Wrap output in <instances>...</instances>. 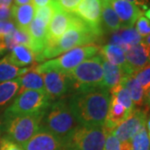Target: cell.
Returning <instances> with one entry per match:
<instances>
[{"label": "cell", "instance_id": "1", "mask_svg": "<svg viewBox=\"0 0 150 150\" xmlns=\"http://www.w3.org/2000/svg\"><path fill=\"white\" fill-rule=\"evenodd\" d=\"M109 90L95 87L74 91L68 98L76 121L83 126H103L110 104Z\"/></svg>", "mask_w": 150, "mask_h": 150}, {"label": "cell", "instance_id": "2", "mask_svg": "<svg viewBox=\"0 0 150 150\" xmlns=\"http://www.w3.org/2000/svg\"><path fill=\"white\" fill-rule=\"evenodd\" d=\"M102 38L98 33L72 13L69 26L63 36L50 47H46L38 57V62L52 59L68 52L72 48L94 44Z\"/></svg>", "mask_w": 150, "mask_h": 150}, {"label": "cell", "instance_id": "3", "mask_svg": "<svg viewBox=\"0 0 150 150\" xmlns=\"http://www.w3.org/2000/svg\"><path fill=\"white\" fill-rule=\"evenodd\" d=\"M79 125L70 110L68 99L59 98L52 101L43 111L40 129L55 134L64 141Z\"/></svg>", "mask_w": 150, "mask_h": 150}, {"label": "cell", "instance_id": "4", "mask_svg": "<svg viewBox=\"0 0 150 150\" xmlns=\"http://www.w3.org/2000/svg\"><path fill=\"white\" fill-rule=\"evenodd\" d=\"M99 51L100 46L96 44L77 47L70 49L56 59L43 62L34 69L41 74L50 71L68 73L82 64L86 59L97 55Z\"/></svg>", "mask_w": 150, "mask_h": 150}, {"label": "cell", "instance_id": "5", "mask_svg": "<svg viewBox=\"0 0 150 150\" xmlns=\"http://www.w3.org/2000/svg\"><path fill=\"white\" fill-rule=\"evenodd\" d=\"M66 74L69 77L72 89L74 91L102 87L103 78L102 56L98 54L86 59Z\"/></svg>", "mask_w": 150, "mask_h": 150}, {"label": "cell", "instance_id": "6", "mask_svg": "<svg viewBox=\"0 0 150 150\" xmlns=\"http://www.w3.org/2000/svg\"><path fill=\"white\" fill-rule=\"evenodd\" d=\"M53 100L46 92L26 90L18 94L13 102L5 109L3 122L18 116L29 115L45 110Z\"/></svg>", "mask_w": 150, "mask_h": 150}, {"label": "cell", "instance_id": "7", "mask_svg": "<svg viewBox=\"0 0 150 150\" xmlns=\"http://www.w3.org/2000/svg\"><path fill=\"white\" fill-rule=\"evenodd\" d=\"M107 134L103 126L79 125L64 139V149L71 150H103Z\"/></svg>", "mask_w": 150, "mask_h": 150}, {"label": "cell", "instance_id": "8", "mask_svg": "<svg viewBox=\"0 0 150 150\" xmlns=\"http://www.w3.org/2000/svg\"><path fill=\"white\" fill-rule=\"evenodd\" d=\"M43 111L2 122V129L5 132V138L21 146L24 144L40 129Z\"/></svg>", "mask_w": 150, "mask_h": 150}, {"label": "cell", "instance_id": "9", "mask_svg": "<svg viewBox=\"0 0 150 150\" xmlns=\"http://www.w3.org/2000/svg\"><path fill=\"white\" fill-rule=\"evenodd\" d=\"M148 108H134L128 117L112 130V134L119 140L122 149L130 150L131 140L146 126Z\"/></svg>", "mask_w": 150, "mask_h": 150}, {"label": "cell", "instance_id": "10", "mask_svg": "<svg viewBox=\"0 0 150 150\" xmlns=\"http://www.w3.org/2000/svg\"><path fill=\"white\" fill-rule=\"evenodd\" d=\"M101 11L100 0H81L73 13L103 37L104 32L101 25Z\"/></svg>", "mask_w": 150, "mask_h": 150}, {"label": "cell", "instance_id": "11", "mask_svg": "<svg viewBox=\"0 0 150 150\" xmlns=\"http://www.w3.org/2000/svg\"><path fill=\"white\" fill-rule=\"evenodd\" d=\"M45 92L52 100L59 99L72 89V83L66 73L50 71L42 74Z\"/></svg>", "mask_w": 150, "mask_h": 150}, {"label": "cell", "instance_id": "12", "mask_svg": "<svg viewBox=\"0 0 150 150\" xmlns=\"http://www.w3.org/2000/svg\"><path fill=\"white\" fill-rule=\"evenodd\" d=\"M126 70L124 75L134 74L136 72L150 64V48L143 41L130 46L125 51Z\"/></svg>", "mask_w": 150, "mask_h": 150}, {"label": "cell", "instance_id": "13", "mask_svg": "<svg viewBox=\"0 0 150 150\" xmlns=\"http://www.w3.org/2000/svg\"><path fill=\"white\" fill-rule=\"evenodd\" d=\"M52 4L54 7V13L48 26L45 48L54 45L63 36L69 26L72 17V13H67L54 5V4Z\"/></svg>", "mask_w": 150, "mask_h": 150}, {"label": "cell", "instance_id": "14", "mask_svg": "<svg viewBox=\"0 0 150 150\" xmlns=\"http://www.w3.org/2000/svg\"><path fill=\"white\" fill-rule=\"evenodd\" d=\"M22 147L23 150H64L62 139L43 129H39Z\"/></svg>", "mask_w": 150, "mask_h": 150}, {"label": "cell", "instance_id": "15", "mask_svg": "<svg viewBox=\"0 0 150 150\" xmlns=\"http://www.w3.org/2000/svg\"><path fill=\"white\" fill-rule=\"evenodd\" d=\"M110 5L118 15L122 28H131L143 16V10L134 4L126 0H111Z\"/></svg>", "mask_w": 150, "mask_h": 150}, {"label": "cell", "instance_id": "16", "mask_svg": "<svg viewBox=\"0 0 150 150\" xmlns=\"http://www.w3.org/2000/svg\"><path fill=\"white\" fill-rule=\"evenodd\" d=\"M47 30L48 25L38 18H34L28 28V31L32 39L30 49L36 56V59L43 53L45 48Z\"/></svg>", "mask_w": 150, "mask_h": 150}, {"label": "cell", "instance_id": "17", "mask_svg": "<svg viewBox=\"0 0 150 150\" xmlns=\"http://www.w3.org/2000/svg\"><path fill=\"white\" fill-rule=\"evenodd\" d=\"M130 112L123 107L121 103L116 100L115 98L111 96L110 104L108 108V112L103 128L106 130L107 134L112 133V130L118 126L119 123L123 122L128 117Z\"/></svg>", "mask_w": 150, "mask_h": 150}, {"label": "cell", "instance_id": "18", "mask_svg": "<svg viewBox=\"0 0 150 150\" xmlns=\"http://www.w3.org/2000/svg\"><path fill=\"white\" fill-rule=\"evenodd\" d=\"M11 12L12 20L15 23L16 28L28 29L35 14V8L32 4L21 6L13 4L11 6Z\"/></svg>", "mask_w": 150, "mask_h": 150}, {"label": "cell", "instance_id": "19", "mask_svg": "<svg viewBox=\"0 0 150 150\" xmlns=\"http://www.w3.org/2000/svg\"><path fill=\"white\" fill-rule=\"evenodd\" d=\"M5 57L10 64L18 68L32 64L35 60V55L32 50L24 45H17Z\"/></svg>", "mask_w": 150, "mask_h": 150}, {"label": "cell", "instance_id": "20", "mask_svg": "<svg viewBox=\"0 0 150 150\" xmlns=\"http://www.w3.org/2000/svg\"><path fill=\"white\" fill-rule=\"evenodd\" d=\"M101 55V54H100ZM102 56V55H101ZM103 78L102 87L110 90L115 86L118 85L123 79L124 74L123 70L118 66L112 64L102 56Z\"/></svg>", "mask_w": 150, "mask_h": 150}, {"label": "cell", "instance_id": "21", "mask_svg": "<svg viewBox=\"0 0 150 150\" xmlns=\"http://www.w3.org/2000/svg\"><path fill=\"white\" fill-rule=\"evenodd\" d=\"M100 54L112 64L118 66L123 70V74L126 70V59L124 50L118 45L108 43L100 47Z\"/></svg>", "mask_w": 150, "mask_h": 150}, {"label": "cell", "instance_id": "22", "mask_svg": "<svg viewBox=\"0 0 150 150\" xmlns=\"http://www.w3.org/2000/svg\"><path fill=\"white\" fill-rule=\"evenodd\" d=\"M21 86L18 94L26 90H36V91L45 92L43 75L37 72L32 67L26 74L19 77Z\"/></svg>", "mask_w": 150, "mask_h": 150}, {"label": "cell", "instance_id": "23", "mask_svg": "<svg viewBox=\"0 0 150 150\" xmlns=\"http://www.w3.org/2000/svg\"><path fill=\"white\" fill-rule=\"evenodd\" d=\"M101 25L104 33L118 32L122 29L121 22L109 3H102Z\"/></svg>", "mask_w": 150, "mask_h": 150}, {"label": "cell", "instance_id": "24", "mask_svg": "<svg viewBox=\"0 0 150 150\" xmlns=\"http://www.w3.org/2000/svg\"><path fill=\"white\" fill-rule=\"evenodd\" d=\"M129 91V95L134 104L137 106H143L145 103V93L142 86L135 79L134 74L124 75L121 83Z\"/></svg>", "mask_w": 150, "mask_h": 150}, {"label": "cell", "instance_id": "25", "mask_svg": "<svg viewBox=\"0 0 150 150\" xmlns=\"http://www.w3.org/2000/svg\"><path fill=\"white\" fill-rule=\"evenodd\" d=\"M31 68H18L10 64L6 57L0 60V83L13 80L26 74Z\"/></svg>", "mask_w": 150, "mask_h": 150}, {"label": "cell", "instance_id": "26", "mask_svg": "<svg viewBox=\"0 0 150 150\" xmlns=\"http://www.w3.org/2000/svg\"><path fill=\"white\" fill-rule=\"evenodd\" d=\"M21 82L19 77L13 80L0 83V108L6 106L18 95Z\"/></svg>", "mask_w": 150, "mask_h": 150}, {"label": "cell", "instance_id": "27", "mask_svg": "<svg viewBox=\"0 0 150 150\" xmlns=\"http://www.w3.org/2000/svg\"><path fill=\"white\" fill-rule=\"evenodd\" d=\"M109 93H111L110 95L113 98H115L116 100L119 103H121L129 112H132L135 108L134 103H133L132 99H131V97L129 95V91L127 90V88L122 83H119L118 85L115 86L114 88H111L109 90Z\"/></svg>", "mask_w": 150, "mask_h": 150}, {"label": "cell", "instance_id": "28", "mask_svg": "<svg viewBox=\"0 0 150 150\" xmlns=\"http://www.w3.org/2000/svg\"><path fill=\"white\" fill-rule=\"evenodd\" d=\"M130 150H150V139L146 126L131 140Z\"/></svg>", "mask_w": 150, "mask_h": 150}, {"label": "cell", "instance_id": "29", "mask_svg": "<svg viewBox=\"0 0 150 150\" xmlns=\"http://www.w3.org/2000/svg\"><path fill=\"white\" fill-rule=\"evenodd\" d=\"M118 34L123 43L129 46L136 45L142 42V37L134 27L122 28V30L118 32Z\"/></svg>", "mask_w": 150, "mask_h": 150}, {"label": "cell", "instance_id": "30", "mask_svg": "<svg viewBox=\"0 0 150 150\" xmlns=\"http://www.w3.org/2000/svg\"><path fill=\"white\" fill-rule=\"evenodd\" d=\"M134 75L140 85L142 86L146 94L150 88V64L145 66L144 69L136 72Z\"/></svg>", "mask_w": 150, "mask_h": 150}, {"label": "cell", "instance_id": "31", "mask_svg": "<svg viewBox=\"0 0 150 150\" xmlns=\"http://www.w3.org/2000/svg\"><path fill=\"white\" fill-rule=\"evenodd\" d=\"M12 35L17 45H24L30 48L32 39L28 29L16 28V29L12 33Z\"/></svg>", "mask_w": 150, "mask_h": 150}, {"label": "cell", "instance_id": "32", "mask_svg": "<svg viewBox=\"0 0 150 150\" xmlns=\"http://www.w3.org/2000/svg\"><path fill=\"white\" fill-rule=\"evenodd\" d=\"M54 13V5L50 3L48 5L44 6L42 8H38L35 9V14L34 17L41 19L42 21L44 22L48 26L49 23L51 21L53 15Z\"/></svg>", "mask_w": 150, "mask_h": 150}, {"label": "cell", "instance_id": "33", "mask_svg": "<svg viewBox=\"0 0 150 150\" xmlns=\"http://www.w3.org/2000/svg\"><path fill=\"white\" fill-rule=\"evenodd\" d=\"M81 0H51V3L67 13H73Z\"/></svg>", "mask_w": 150, "mask_h": 150}, {"label": "cell", "instance_id": "34", "mask_svg": "<svg viewBox=\"0 0 150 150\" xmlns=\"http://www.w3.org/2000/svg\"><path fill=\"white\" fill-rule=\"evenodd\" d=\"M141 37H147L150 34V20L142 16L136 21V28Z\"/></svg>", "mask_w": 150, "mask_h": 150}, {"label": "cell", "instance_id": "35", "mask_svg": "<svg viewBox=\"0 0 150 150\" xmlns=\"http://www.w3.org/2000/svg\"><path fill=\"white\" fill-rule=\"evenodd\" d=\"M103 150H123L119 140L112 134L109 133L107 134Z\"/></svg>", "mask_w": 150, "mask_h": 150}, {"label": "cell", "instance_id": "36", "mask_svg": "<svg viewBox=\"0 0 150 150\" xmlns=\"http://www.w3.org/2000/svg\"><path fill=\"white\" fill-rule=\"evenodd\" d=\"M16 29V25L13 20L0 21V34L3 36H7L14 32Z\"/></svg>", "mask_w": 150, "mask_h": 150}, {"label": "cell", "instance_id": "37", "mask_svg": "<svg viewBox=\"0 0 150 150\" xmlns=\"http://www.w3.org/2000/svg\"><path fill=\"white\" fill-rule=\"evenodd\" d=\"M0 150H23L21 145L4 137L0 140Z\"/></svg>", "mask_w": 150, "mask_h": 150}, {"label": "cell", "instance_id": "38", "mask_svg": "<svg viewBox=\"0 0 150 150\" xmlns=\"http://www.w3.org/2000/svg\"><path fill=\"white\" fill-rule=\"evenodd\" d=\"M12 20L11 7L0 5V21Z\"/></svg>", "mask_w": 150, "mask_h": 150}, {"label": "cell", "instance_id": "39", "mask_svg": "<svg viewBox=\"0 0 150 150\" xmlns=\"http://www.w3.org/2000/svg\"><path fill=\"white\" fill-rule=\"evenodd\" d=\"M128 2H130L134 4L139 8H142L143 9H146L148 8V4L149 3V0H126Z\"/></svg>", "mask_w": 150, "mask_h": 150}, {"label": "cell", "instance_id": "40", "mask_svg": "<svg viewBox=\"0 0 150 150\" xmlns=\"http://www.w3.org/2000/svg\"><path fill=\"white\" fill-rule=\"evenodd\" d=\"M51 3V0H32V4L34 8H42Z\"/></svg>", "mask_w": 150, "mask_h": 150}, {"label": "cell", "instance_id": "41", "mask_svg": "<svg viewBox=\"0 0 150 150\" xmlns=\"http://www.w3.org/2000/svg\"><path fill=\"white\" fill-rule=\"evenodd\" d=\"M14 1V5L21 6L25 5L30 4V2H32V0H13Z\"/></svg>", "mask_w": 150, "mask_h": 150}, {"label": "cell", "instance_id": "42", "mask_svg": "<svg viewBox=\"0 0 150 150\" xmlns=\"http://www.w3.org/2000/svg\"><path fill=\"white\" fill-rule=\"evenodd\" d=\"M13 0H0V5L5 7H11Z\"/></svg>", "mask_w": 150, "mask_h": 150}, {"label": "cell", "instance_id": "43", "mask_svg": "<svg viewBox=\"0 0 150 150\" xmlns=\"http://www.w3.org/2000/svg\"><path fill=\"white\" fill-rule=\"evenodd\" d=\"M145 103L148 104L149 107H150V88L145 94Z\"/></svg>", "mask_w": 150, "mask_h": 150}, {"label": "cell", "instance_id": "44", "mask_svg": "<svg viewBox=\"0 0 150 150\" xmlns=\"http://www.w3.org/2000/svg\"><path fill=\"white\" fill-rule=\"evenodd\" d=\"M6 50H7V48H6L5 44L3 42V43L0 44V56L4 54V52H5Z\"/></svg>", "mask_w": 150, "mask_h": 150}, {"label": "cell", "instance_id": "45", "mask_svg": "<svg viewBox=\"0 0 150 150\" xmlns=\"http://www.w3.org/2000/svg\"><path fill=\"white\" fill-rule=\"evenodd\" d=\"M146 129H147V132H148L150 139V116L149 118L147 119V122H146Z\"/></svg>", "mask_w": 150, "mask_h": 150}, {"label": "cell", "instance_id": "46", "mask_svg": "<svg viewBox=\"0 0 150 150\" xmlns=\"http://www.w3.org/2000/svg\"><path fill=\"white\" fill-rule=\"evenodd\" d=\"M144 43L149 48H150V34L149 36L146 37V38L144 39Z\"/></svg>", "mask_w": 150, "mask_h": 150}, {"label": "cell", "instance_id": "47", "mask_svg": "<svg viewBox=\"0 0 150 150\" xmlns=\"http://www.w3.org/2000/svg\"><path fill=\"white\" fill-rule=\"evenodd\" d=\"M145 16L148 18V19H149V20H150V8L146 11V13H145Z\"/></svg>", "mask_w": 150, "mask_h": 150}, {"label": "cell", "instance_id": "48", "mask_svg": "<svg viewBox=\"0 0 150 150\" xmlns=\"http://www.w3.org/2000/svg\"><path fill=\"white\" fill-rule=\"evenodd\" d=\"M3 42H4V36L0 34V44L3 43Z\"/></svg>", "mask_w": 150, "mask_h": 150}, {"label": "cell", "instance_id": "49", "mask_svg": "<svg viewBox=\"0 0 150 150\" xmlns=\"http://www.w3.org/2000/svg\"><path fill=\"white\" fill-rule=\"evenodd\" d=\"M102 3H110V1L111 0H100Z\"/></svg>", "mask_w": 150, "mask_h": 150}, {"label": "cell", "instance_id": "50", "mask_svg": "<svg viewBox=\"0 0 150 150\" xmlns=\"http://www.w3.org/2000/svg\"><path fill=\"white\" fill-rule=\"evenodd\" d=\"M64 150H71V149H64Z\"/></svg>", "mask_w": 150, "mask_h": 150}]
</instances>
